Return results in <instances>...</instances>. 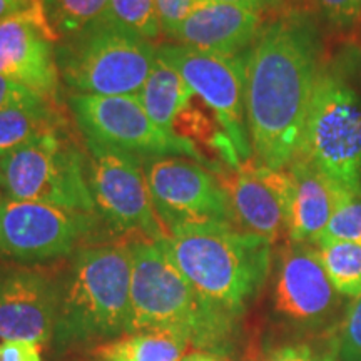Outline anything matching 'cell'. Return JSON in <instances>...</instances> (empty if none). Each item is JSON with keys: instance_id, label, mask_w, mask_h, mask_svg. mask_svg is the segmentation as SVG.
Masks as SVG:
<instances>
[{"instance_id": "obj_27", "label": "cell", "mask_w": 361, "mask_h": 361, "mask_svg": "<svg viewBox=\"0 0 361 361\" xmlns=\"http://www.w3.org/2000/svg\"><path fill=\"white\" fill-rule=\"evenodd\" d=\"M310 11L331 32L348 35L361 27V0H308Z\"/></svg>"}, {"instance_id": "obj_29", "label": "cell", "mask_w": 361, "mask_h": 361, "mask_svg": "<svg viewBox=\"0 0 361 361\" xmlns=\"http://www.w3.org/2000/svg\"><path fill=\"white\" fill-rule=\"evenodd\" d=\"M336 340L340 361H361V296L346 308L338 324Z\"/></svg>"}, {"instance_id": "obj_32", "label": "cell", "mask_w": 361, "mask_h": 361, "mask_svg": "<svg viewBox=\"0 0 361 361\" xmlns=\"http://www.w3.org/2000/svg\"><path fill=\"white\" fill-rule=\"evenodd\" d=\"M0 361H42V346L30 341H2Z\"/></svg>"}, {"instance_id": "obj_23", "label": "cell", "mask_w": 361, "mask_h": 361, "mask_svg": "<svg viewBox=\"0 0 361 361\" xmlns=\"http://www.w3.org/2000/svg\"><path fill=\"white\" fill-rule=\"evenodd\" d=\"M319 259L338 295L351 300L361 296V245L323 243L318 245Z\"/></svg>"}, {"instance_id": "obj_9", "label": "cell", "mask_w": 361, "mask_h": 361, "mask_svg": "<svg viewBox=\"0 0 361 361\" xmlns=\"http://www.w3.org/2000/svg\"><path fill=\"white\" fill-rule=\"evenodd\" d=\"M246 54L223 56L176 42L157 45V57L174 67L194 96L213 112L216 123L231 139L241 164L252 159L246 119Z\"/></svg>"}, {"instance_id": "obj_34", "label": "cell", "mask_w": 361, "mask_h": 361, "mask_svg": "<svg viewBox=\"0 0 361 361\" xmlns=\"http://www.w3.org/2000/svg\"><path fill=\"white\" fill-rule=\"evenodd\" d=\"M37 0H0V20L32 7Z\"/></svg>"}, {"instance_id": "obj_3", "label": "cell", "mask_w": 361, "mask_h": 361, "mask_svg": "<svg viewBox=\"0 0 361 361\" xmlns=\"http://www.w3.org/2000/svg\"><path fill=\"white\" fill-rule=\"evenodd\" d=\"M130 245L80 246L59 281L56 351L111 341L133 333Z\"/></svg>"}, {"instance_id": "obj_4", "label": "cell", "mask_w": 361, "mask_h": 361, "mask_svg": "<svg viewBox=\"0 0 361 361\" xmlns=\"http://www.w3.org/2000/svg\"><path fill=\"white\" fill-rule=\"evenodd\" d=\"M129 245L133 256V333H173L196 350L228 353L236 335V323L216 313L201 300L171 261L161 241L137 239Z\"/></svg>"}, {"instance_id": "obj_18", "label": "cell", "mask_w": 361, "mask_h": 361, "mask_svg": "<svg viewBox=\"0 0 361 361\" xmlns=\"http://www.w3.org/2000/svg\"><path fill=\"white\" fill-rule=\"evenodd\" d=\"M293 189L286 238L291 243L316 246L343 194L311 162L296 156L288 166Z\"/></svg>"}, {"instance_id": "obj_16", "label": "cell", "mask_w": 361, "mask_h": 361, "mask_svg": "<svg viewBox=\"0 0 361 361\" xmlns=\"http://www.w3.org/2000/svg\"><path fill=\"white\" fill-rule=\"evenodd\" d=\"M59 281L32 266L0 269V340L52 343L59 313Z\"/></svg>"}, {"instance_id": "obj_15", "label": "cell", "mask_w": 361, "mask_h": 361, "mask_svg": "<svg viewBox=\"0 0 361 361\" xmlns=\"http://www.w3.org/2000/svg\"><path fill=\"white\" fill-rule=\"evenodd\" d=\"M56 45L37 0L27 11L0 20V75L24 85L44 101L57 102L61 75Z\"/></svg>"}, {"instance_id": "obj_22", "label": "cell", "mask_w": 361, "mask_h": 361, "mask_svg": "<svg viewBox=\"0 0 361 361\" xmlns=\"http://www.w3.org/2000/svg\"><path fill=\"white\" fill-rule=\"evenodd\" d=\"M109 0H39L45 22L57 42L79 34L99 20Z\"/></svg>"}, {"instance_id": "obj_5", "label": "cell", "mask_w": 361, "mask_h": 361, "mask_svg": "<svg viewBox=\"0 0 361 361\" xmlns=\"http://www.w3.org/2000/svg\"><path fill=\"white\" fill-rule=\"evenodd\" d=\"M156 59L154 42L104 19L56 45L61 82L89 96H139Z\"/></svg>"}, {"instance_id": "obj_1", "label": "cell", "mask_w": 361, "mask_h": 361, "mask_svg": "<svg viewBox=\"0 0 361 361\" xmlns=\"http://www.w3.org/2000/svg\"><path fill=\"white\" fill-rule=\"evenodd\" d=\"M324 45L308 12H281L246 54V119L252 161L286 169L300 152Z\"/></svg>"}, {"instance_id": "obj_8", "label": "cell", "mask_w": 361, "mask_h": 361, "mask_svg": "<svg viewBox=\"0 0 361 361\" xmlns=\"http://www.w3.org/2000/svg\"><path fill=\"white\" fill-rule=\"evenodd\" d=\"M84 141L101 144L141 159L180 156L206 166L214 173L196 144L179 134L162 130L144 109L139 96H89L71 94L67 99Z\"/></svg>"}, {"instance_id": "obj_10", "label": "cell", "mask_w": 361, "mask_h": 361, "mask_svg": "<svg viewBox=\"0 0 361 361\" xmlns=\"http://www.w3.org/2000/svg\"><path fill=\"white\" fill-rule=\"evenodd\" d=\"M84 142L99 218L119 234L141 236L146 241L168 238L149 191L144 159L101 144Z\"/></svg>"}, {"instance_id": "obj_38", "label": "cell", "mask_w": 361, "mask_h": 361, "mask_svg": "<svg viewBox=\"0 0 361 361\" xmlns=\"http://www.w3.org/2000/svg\"><path fill=\"white\" fill-rule=\"evenodd\" d=\"M0 184H2V156H0Z\"/></svg>"}, {"instance_id": "obj_30", "label": "cell", "mask_w": 361, "mask_h": 361, "mask_svg": "<svg viewBox=\"0 0 361 361\" xmlns=\"http://www.w3.org/2000/svg\"><path fill=\"white\" fill-rule=\"evenodd\" d=\"M200 0H156V11L159 17L161 32L171 39L178 27L197 7Z\"/></svg>"}, {"instance_id": "obj_11", "label": "cell", "mask_w": 361, "mask_h": 361, "mask_svg": "<svg viewBox=\"0 0 361 361\" xmlns=\"http://www.w3.org/2000/svg\"><path fill=\"white\" fill-rule=\"evenodd\" d=\"M99 219L42 202L6 200L0 209V256L24 266L72 256Z\"/></svg>"}, {"instance_id": "obj_28", "label": "cell", "mask_w": 361, "mask_h": 361, "mask_svg": "<svg viewBox=\"0 0 361 361\" xmlns=\"http://www.w3.org/2000/svg\"><path fill=\"white\" fill-rule=\"evenodd\" d=\"M261 361H340L336 333L322 341H298L278 346Z\"/></svg>"}, {"instance_id": "obj_13", "label": "cell", "mask_w": 361, "mask_h": 361, "mask_svg": "<svg viewBox=\"0 0 361 361\" xmlns=\"http://www.w3.org/2000/svg\"><path fill=\"white\" fill-rule=\"evenodd\" d=\"M340 296L318 247L288 241L274 259L271 306L279 322L296 329H323L340 308Z\"/></svg>"}, {"instance_id": "obj_26", "label": "cell", "mask_w": 361, "mask_h": 361, "mask_svg": "<svg viewBox=\"0 0 361 361\" xmlns=\"http://www.w3.org/2000/svg\"><path fill=\"white\" fill-rule=\"evenodd\" d=\"M335 241L361 245V192L341 194L318 245Z\"/></svg>"}, {"instance_id": "obj_6", "label": "cell", "mask_w": 361, "mask_h": 361, "mask_svg": "<svg viewBox=\"0 0 361 361\" xmlns=\"http://www.w3.org/2000/svg\"><path fill=\"white\" fill-rule=\"evenodd\" d=\"M0 189L12 201L97 214L89 184L87 154L69 124L2 156Z\"/></svg>"}, {"instance_id": "obj_20", "label": "cell", "mask_w": 361, "mask_h": 361, "mask_svg": "<svg viewBox=\"0 0 361 361\" xmlns=\"http://www.w3.org/2000/svg\"><path fill=\"white\" fill-rule=\"evenodd\" d=\"M67 124L57 102L39 101L0 111V156Z\"/></svg>"}, {"instance_id": "obj_14", "label": "cell", "mask_w": 361, "mask_h": 361, "mask_svg": "<svg viewBox=\"0 0 361 361\" xmlns=\"http://www.w3.org/2000/svg\"><path fill=\"white\" fill-rule=\"evenodd\" d=\"M216 176L238 229L264 238L271 245L286 236L293 189L288 168H263L251 159L236 169L223 168Z\"/></svg>"}, {"instance_id": "obj_37", "label": "cell", "mask_w": 361, "mask_h": 361, "mask_svg": "<svg viewBox=\"0 0 361 361\" xmlns=\"http://www.w3.org/2000/svg\"><path fill=\"white\" fill-rule=\"evenodd\" d=\"M6 200H7L6 194H4L2 189H0V209H2V206H4V202H6Z\"/></svg>"}, {"instance_id": "obj_12", "label": "cell", "mask_w": 361, "mask_h": 361, "mask_svg": "<svg viewBox=\"0 0 361 361\" xmlns=\"http://www.w3.org/2000/svg\"><path fill=\"white\" fill-rule=\"evenodd\" d=\"M144 173L168 234L192 224H233L224 189L206 166L188 157L161 156L144 159Z\"/></svg>"}, {"instance_id": "obj_21", "label": "cell", "mask_w": 361, "mask_h": 361, "mask_svg": "<svg viewBox=\"0 0 361 361\" xmlns=\"http://www.w3.org/2000/svg\"><path fill=\"white\" fill-rule=\"evenodd\" d=\"M189 343L166 331H134L101 343L94 350L96 361H180Z\"/></svg>"}, {"instance_id": "obj_31", "label": "cell", "mask_w": 361, "mask_h": 361, "mask_svg": "<svg viewBox=\"0 0 361 361\" xmlns=\"http://www.w3.org/2000/svg\"><path fill=\"white\" fill-rule=\"evenodd\" d=\"M44 101L24 85L13 82V80L0 75V111L8 109L13 106H24V104H34Z\"/></svg>"}, {"instance_id": "obj_35", "label": "cell", "mask_w": 361, "mask_h": 361, "mask_svg": "<svg viewBox=\"0 0 361 361\" xmlns=\"http://www.w3.org/2000/svg\"><path fill=\"white\" fill-rule=\"evenodd\" d=\"M180 361H233L229 358H226V355H219V353H213V351H191V353H186L183 356Z\"/></svg>"}, {"instance_id": "obj_7", "label": "cell", "mask_w": 361, "mask_h": 361, "mask_svg": "<svg viewBox=\"0 0 361 361\" xmlns=\"http://www.w3.org/2000/svg\"><path fill=\"white\" fill-rule=\"evenodd\" d=\"M298 156L343 192H361V99L322 66Z\"/></svg>"}, {"instance_id": "obj_24", "label": "cell", "mask_w": 361, "mask_h": 361, "mask_svg": "<svg viewBox=\"0 0 361 361\" xmlns=\"http://www.w3.org/2000/svg\"><path fill=\"white\" fill-rule=\"evenodd\" d=\"M101 19L141 35L151 42L162 34L156 0H109Z\"/></svg>"}, {"instance_id": "obj_17", "label": "cell", "mask_w": 361, "mask_h": 361, "mask_svg": "<svg viewBox=\"0 0 361 361\" xmlns=\"http://www.w3.org/2000/svg\"><path fill=\"white\" fill-rule=\"evenodd\" d=\"M263 27L258 12L228 4H197L171 40L201 52L238 56L250 51Z\"/></svg>"}, {"instance_id": "obj_25", "label": "cell", "mask_w": 361, "mask_h": 361, "mask_svg": "<svg viewBox=\"0 0 361 361\" xmlns=\"http://www.w3.org/2000/svg\"><path fill=\"white\" fill-rule=\"evenodd\" d=\"M324 66L361 99V35H340L335 45L324 49Z\"/></svg>"}, {"instance_id": "obj_2", "label": "cell", "mask_w": 361, "mask_h": 361, "mask_svg": "<svg viewBox=\"0 0 361 361\" xmlns=\"http://www.w3.org/2000/svg\"><path fill=\"white\" fill-rule=\"evenodd\" d=\"M161 245L201 300L236 324L273 268V245L233 224L184 226Z\"/></svg>"}, {"instance_id": "obj_19", "label": "cell", "mask_w": 361, "mask_h": 361, "mask_svg": "<svg viewBox=\"0 0 361 361\" xmlns=\"http://www.w3.org/2000/svg\"><path fill=\"white\" fill-rule=\"evenodd\" d=\"M192 90L179 72L159 57L156 59V64L139 92V99L149 117L162 130L171 134H176V121L192 102Z\"/></svg>"}, {"instance_id": "obj_36", "label": "cell", "mask_w": 361, "mask_h": 361, "mask_svg": "<svg viewBox=\"0 0 361 361\" xmlns=\"http://www.w3.org/2000/svg\"><path fill=\"white\" fill-rule=\"evenodd\" d=\"M286 2L288 0H284V6H286ZM293 2V0H291ZM295 8H293V11H300V12H308V13H311V11H310V4H308V0H295Z\"/></svg>"}, {"instance_id": "obj_33", "label": "cell", "mask_w": 361, "mask_h": 361, "mask_svg": "<svg viewBox=\"0 0 361 361\" xmlns=\"http://www.w3.org/2000/svg\"><path fill=\"white\" fill-rule=\"evenodd\" d=\"M200 4H228L258 12L261 16L268 11H279L284 7V0H200Z\"/></svg>"}]
</instances>
